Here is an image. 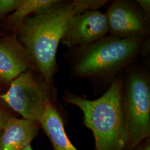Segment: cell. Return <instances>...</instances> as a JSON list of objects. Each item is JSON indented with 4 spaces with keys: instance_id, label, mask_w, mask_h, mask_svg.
Masks as SVG:
<instances>
[{
    "instance_id": "ac0fdd59",
    "label": "cell",
    "mask_w": 150,
    "mask_h": 150,
    "mask_svg": "<svg viewBox=\"0 0 150 150\" xmlns=\"http://www.w3.org/2000/svg\"><path fill=\"white\" fill-rule=\"evenodd\" d=\"M1 131H2V130H0V137H1Z\"/></svg>"
},
{
    "instance_id": "6da1fadb",
    "label": "cell",
    "mask_w": 150,
    "mask_h": 150,
    "mask_svg": "<svg viewBox=\"0 0 150 150\" xmlns=\"http://www.w3.org/2000/svg\"><path fill=\"white\" fill-rule=\"evenodd\" d=\"M75 15L72 1L57 0L48 9L27 17L16 32V38L28 51L36 70L50 85L59 70L57 48Z\"/></svg>"
},
{
    "instance_id": "7c38bea8",
    "label": "cell",
    "mask_w": 150,
    "mask_h": 150,
    "mask_svg": "<svg viewBox=\"0 0 150 150\" xmlns=\"http://www.w3.org/2000/svg\"><path fill=\"white\" fill-rule=\"evenodd\" d=\"M107 0H73L76 15L81 14L85 12L97 11L99 8L105 5Z\"/></svg>"
},
{
    "instance_id": "277c9868",
    "label": "cell",
    "mask_w": 150,
    "mask_h": 150,
    "mask_svg": "<svg viewBox=\"0 0 150 150\" xmlns=\"http://www.w3.org/2000/svg\"><path fill=\"white\" fill-rule=\"evenodd\" d=\"M121 103L127 133L126 150H133L150 137V73L136 62L125 71Z\"/></svg>"
},
{
    "instance_id": "d6986e66",
    "label": "cell",
    "mask_w": 150,
    "mask_h": 150,
    "mask_svg": "<svg viewBox=\"0 0 150 150\" xmlns=\"http://www.w3.org/2000/svg\"><path fill=\"white\" fill-rule=\"evenodd\" d=\"M0 40H1V38H0Z\"/></svg>"
},
{
    "instance_id": "8fae6325",
    "label": "cell",
    "mask_w": 150,
    "mask_h": 150,
    "mask_svg": "<svg viewBox=\"0 0 150 150\" xmlns=\"http://www.w3.org/2000/svg\"><path fill=\"white\" fill-rule=\"evenodd\" d=\"M57 1V0H22L18 8L6 20V26L17 32L29 15L46 10Z\"/></svg>"
},
{
    "instance_id": "9c48e42d",
    "label": "cell",
    "mask_w": 150,
    "mask_h": 150,
    "mask_svg": "<svg viewBox=\"0 0 150 150\" xmlns=\"http://www.w3.org/2000/svg\"><path fill=\"white\" fill-rule=\"evenodd\" d=\"M39 122L15 116L8 120L2 129L0 150H22L31 144L38 134Z\"/></svg>"
},
{
    "instance_id": "9a60e30c",
    "label": "cell",
    "mask_w": 150,
    "mask_h": 150,
    "mask_svg": "<svg viewBox=\"0 0 150 150\" xmlns=\"http://www.w3.org/2000/svg\"><path fill=\"white\" fill-rule=\"evenodd\" d=\"M136 1L145 13L150 17V0H137Z\"/></svg>"
},
{
    "instance_id": "5b68a950",
    "label": "cell",
    "mask_w": 150,
    "mask_h": 150,
    "mask_svg": "<svg viewBox=\"0 0 150 150\" xmlns=\"http://www.w3.org/2000/svg\"><path fill=\"white\" fill-rule=\"evenodd\" d=\"M35 69L27 70L10 83L5 93H0V101L22 118L39 122L46 106L54 103L56 91Z\"/></svg>"
},
{
    "instance_id": "4fadbf2b",
    "label": "cell",
    "mask_w": 150,
    "mask_h": 150,
    "mask_svg": "<svg viewBox=\"0 0 150 150\" xmlns=\"http://www.w3.org/2000/svg\"><path fill=\"white\" fill-rule=\"evenodd\" d=\"M22 0H0V21L10 12L16 10Z\"/></svg>"
},
{
    "instance_id": "e0dca14e",
    "label": "cell",
    "mask_w": 150,
    "mask_h": 150,
    "mask_svg": "<svg viewBox=\"0 0 150 150\" xmlns=\"http://www.w3.org/2000/svg\"><path fill=\"white\" fill-rule=\"evenodd\" d=\"M22 150H33L32 149V146H31V144L27 145L26 147H25Z\"/></svg>"
},
{
    "instance_id": "5bb4252c",
    "label": "cell",
    "mask_w": 150,
    "mask_h": 150,
    "mask_svg": "<svg viewBox=\"0 0 150 150\" xmlns=\"http://www.w3.org/2000/svg\"><path fill=\"white\" fill-rule=\"evenodd\" d=\"M14 116L13 111L0 101V130L4 129L10 118Z\"/></svg>"
},
{
    "instance_id": "30bf717a",
    "label": "cell",
    "mask_w": 150,
    "mask_h": 150,
    "mask_svg": "<svg viewBox=\"0 0 150 150\" xmlns=\"http://www.w3.org/2000/svg\"><path fill=\"white\" fill-rule=\"evenodd\" d=\"M39 123L50 139L53 150H78L71 142L66 133L63 119L54 103L47 104Z\"/></svg>"
},
{
    "instance_id": "2e32d148",
    "label": "cell",
    "mask_w": 150,
    "mask_h": 150,
    "mask_svg": "<svg viewBox=\"0 0 150 150\" xmlns=\"http://www.w3.org/2000/svg\"><path fill=\"white\" fill-rule=\"evenodd\" d=\"M133 150H150V137L141 141Z\"/></svg>"
},
{
    "instance_id": "7a4b0ae2",
    "label": "cell",
    "mask_w": 150,
    "mask_h": 150,
    "mask_svg": "<svg viewBox=\"0 0 150 150\" xmlns=\"http://www.w3.org/2000/svg\"><path fill=\"white\" fill-rule=\"evenodd\" d=\"M146 38L122 39L107 35L90 45L69 48L65 57L70 77L111 84L141 56Z\"/></svg>"
},
{
    "instance_id": "ba28073f",
    "label": "cell",
    "mask_w": 150,
    "mask_h": 150,
    "mask_svg": "<svg viewBox=\"0 0 150 150\" xmlns=\"http://www.w3.org/2000/svg\"><path fill=\"white\" fill-rule=\"evenodd\" d=\"M35 69L26 49L15 33L0 40V85L9 86L12 81L27 70Z\"/></svg>"
},
{
    "instance_id": "8992f818",
    "label": "cell",
    "mask_w": 150,
    "mask_h": 150,
    "mask_svg": "<svg viewBox=\"0 0 150 150\" xmlns=\"http://www.w3.org/2000/svg\"><path fill=\"white\" fill-rule=\"evenodd\" d=\"M105 15L108 35L122 39L149 38L150 17L136 1H114L108 6Z\"/></svg>"
},
{
    "instance_id": "3957f363",
    "label": "cell",
    "mask_w": 150,
    "mask_h": 150,
    "mask_svg": "<svg viewBox=\"0 0 150 150\" xmlns=\"http://www.w3.org/2000/svg\"><path fill=\"white\" fill-rule=\"evenodd\" d=\"M124 72L113 80L100 98L90 100L86 96L64 92L66 104L79 107L83 122L91 129L95 139L94 150H126L127 133L121 107V91Z\"/></svg>"
},
{
    "instance_id": "52a82bcc",
    "label": "cell",
    "mask_w": 150,
    "mask_h": 150,
    "mask_svg": "<svg viewBox=\"0 0 150 150\" xmlns=\"http://www.w3.org/2000/svg\"><path fill=\"white\" fill-rule=\"evenodd\" d=\"M108 33L105 13L97 10L87 11L72 18L61 42L68 48L83 46L96 42Z\"/></svg>"
}]
</instances>
